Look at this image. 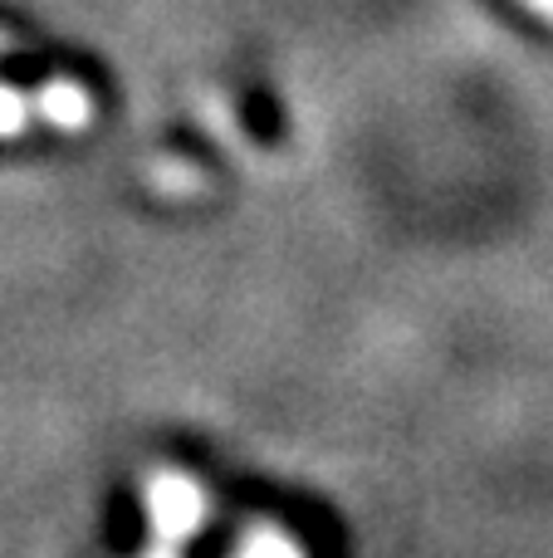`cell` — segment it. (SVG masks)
Here are the masks:
<instances>
[{"instance_id":"obj_6","label":"cell","mask_w":553,"mask_h":558,"mask_svg":"<svg viewBox=\"0 0 553 558\" xmlns=\"http://www.w3.org/2000/svg\"><path fill=\"white\" fill-rule=\"evenodd\" d=\"M519 5H525L529 15H539V20H549L553 25V0H519Z\"/></svg>"},{"instance_id":"obj_1","label":"cell","mask_w":553,"mask_h":558,"mask_svg":"<svg viewBox=\"0 0 553 558\" xmlns=\"http://www.w3.org/2000/svg\"><path fill=\"white\" fill-rule=\"evenodd\" d=\"M147 514H152V530L162 544H182L186 534L201 530L206 520V500L186 475L176 471H157L147 475Z\"/></svg>"},{"instance_id":"obj_2","label":"cell","mask_w":553,"mask_h":558,"mask_svg":"<svg viewBox=\"0 0 553 558\" xmlns=\"http://www.w3.org/2000/svg\"><path fill=\"white\" fill-rule=\"evenodd\" d=\"M29 108H39V118H45L49 128H59V133H84V128L94 123V94H88L84 84H74V78H49V84L29 98Z\"/></svg>"},{"instance_id":"obj_7","label":"cell","mask_w":553,"mask_h":558,"mask_svg":"<svg viewBox=\"0 0 553 558\" xmlns=\"http://www.w3.org/2000/svg\"><path fill=\"white\" fill-rule=\"evenodd\" d=\"M15 49H25V45H20L10 29H0V54H15Z\"/></svg>"},{"instance_id":"obj_3","label":"cell","mask_w":553,"mask_h":558,"mask_svg":"<svg viewBox=\"0 0 553 558\" xmlns=\"http://www.w3.org/2000/svg\"><path fill=\"white\" fill-rule=\"evenodd\" d=\"M29 123V98L20 88L0 84V137H20Z\"/></svg>"},{"instance_id":"obj_8","label":"cell","mask_w":553,"mask_h":558,"mask_svg":"<svg viewBox=\"0 0 553 558\" xmlns=\"http://www.w3.org/2000/svg\"><path fill=\"white\" fill-rule=\"evenodd\" d=\"M147 558H172V554H167V544H162V549H157V554H147Z\"/></svg>"},{"instance_id":"obj_4","label":"cell","mask_w":553,"mask_h":558,"mask_svg":"<svg viewBox=\"0 0 553 558\" xmlns=\"http://www.w3.org/2000/svg\"><path fill=\"white\" fill-rule=\"evenodd\" d=\"M241 558H299V549H294V539H284L274 530H255Z\"/></svg>"},{"instance_id":"obj_5","label":"cell","mask_w":553,"mask_h":558,"mask_svg":"<svg viewBox=\"0 0 553 558\" xmlns=\"http://www.w3.org/2000/svg\"><path fill=\"white\" fill-rule=\"evenodd\" d=\"M147 177H152L157 186L176 182V186H182V192H176V196H192L196 186H206V177L196 172V167H176V162H157V167H152V172H147Z\"/></svg>"}]
</instances>
